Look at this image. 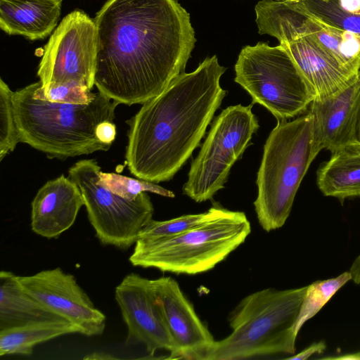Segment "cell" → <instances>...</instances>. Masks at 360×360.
<instances>
[{
    "label": "cell",
    "instance_id": "5b68a950",
    "mask_svg": "<svg viewBox=\"0 0 360 360\" xmlns=\"http://www.w3.org/2000/svg\"><path fill=\"white\" fill-rule=\"evenodd\" d=\"M321 150L309 111L292 121H278L264 146L254 202L258 221L270 232L282 227L310 165Z\"/></svg>",
    "mask_w": 360,
    "mask_h": 360
},
{
    "label": "cell",
    "instance_id": "d6986e66",
    "mask_svg": "<svg viewBox=\"0 0 360 360\" xmlns=\"http://www.w3.org/2000/svg\"><path fill=\"white\" fill-rule=\"evenodd\" d=\"M72 333H80V330L63 318L33 321L4 328L0 330V356L31 355L36 345Z\"/></svg>",
    "mask_w": 360,
    "mask_h": 360
},
{
    "label": "cell",
    "instance_id": "2e32d148",
    "mask_svg": "<svg viewBox=\"0 0 360 360\" xmlns=\"http://www.w3.org/2000/svg\"><path fill=\"white\" fill-rule=\"evenodd\" d=\"M84 201L78 186L63 174L48 181L32 202L31 228L36 234L57 238L75 223Z\"/></svg>",
    "mask_w": 360,
    "mask_h": 360
},
{
    "label": "cell",
    "instance_id": "277c9868",
    "mask_svg": "<svg viewBox=\"0 0 360 360\" xmlns=\"http://www.w3.org/2000/svg\"><path fill=\"white\" fill-rule=\"evenodd\" d=\"M307 286L253 292L229 314L232 331L215 341L204 360H242L294 354L296 323Z\"/></svg>",
    "mask_w": 360,
    "mask_h": 360
},
{
    "label": "cell",
    "instance_id": "5bb4252c",
    "mask_svg": "<svg viewBox=\"0 0 360 360\" xmlns=\"http://www.w3.org/2000/svg\"><path fill=\"white\" fill-rule=\"evenodd\" d=\"M151 281L155 300L176 346L177 359L204 360L215 340L178 282L169 276Z\"/></svg>",
    "mask_w": 360,
    "mask_h": 360
},
{
    "label": "cell",
    "instance_id": "4fadbf2b",
    "mask_svg": "<svg viewBox=\"0 0 360 360\" xmlns=\"http://www.w3.org/2000/svg\"><path fill=\"white\" fill-rule=\"evenodd\" d=\"M17 279L28 294L76 325L81 334L94 336L103 333L105 314L95 307L73 275L57 267L30 276H17Z\"/></svg>",
    "mask_w": 360,
    "mask_h": 360
},
{
    "label": "cell",
    "instance_id": "603a6c76",
    "mask_svg": "<svg viewBox=\"0 0 360 360\" xmlns=\"http://www.w3.org/2000/svg\"><path fill=\"white\" fill-rule=\"evenodd\" d=\"M351 280L350 272L345 271L335 278L316 281L308 285L297 320L296 332L298 333L303 325L314 316Z\"/></svg>",
    "mask_w": 360,
    "mask_h": 360
},
{
    "label": "cell",
    "instance_id": "4dcf8cb0",
    "mask_svg": "<svg viewBox=\"0 0 360 360\" xmlns=\"http://www.w3.org/2000/svg\"><path fill=\"white\" fill-rule=\"evenodd\" d=\"M83 359L86 360H110L117 359V357L105 352H96L85 356Z\"/></svg>",
    "mask_w": 360,
    "mask_h": 360
},
{
    "label": "cell",
    "instance_id": "44dd1931",
    "mask_svg": "<svg viewBox=\"0 0 360 360\" xmlns=\"http://www.w3.org/2000/svg\"><path fill=\"white\" fill-rule=\"evenodd\" d=\"M316 183L324 195L341 202L360 197V153L349 148L332 153L319 168Z\"/></svg>",
    "mask_w": 360,
    "mask_h": 360
},
{
    "label": "cell",
    "instance_id": "ffe728a7",
    "mask_svg": "<svg viewBox=\"0 0 360 360\" xmlns=\"http://www.w3.org/2000/svg\"><path fill=\"white\" fill-rule=\"evenodd\" d=\"M62 318L28 294L8 271L0 273V330L33 321Z\"/></svg>",
    "mask_w": 360,
    "mask_h": 360
},
{
    "label": "cell",
    "instance_id": "9a60e30c",
    "mask_svg": "<svg viewBox=\"0 0 360 360\" xmlns=\"http://www.w3.org/2000/svg\"><path fill=\"white\" fill-rule=\"evenodd\" d=\"M315 141L331 153L359 143L360 84L357 79L345 89L310 105Z\"/></svg>",
    "mask_w": 360,
    "mask_h": 360
},
{
    "label": "cell",
    "instance_id": "7c38bea8",
    "mask_svg": "<svg viewBox=\"0 0 360 360\" xmlns=\"http://www.w3.org/2000/svg\"><path fill=\"white\" fill-rule=\"evenodd\" d=\"M115 297L127 328V344H142L150 356L165 350L168 352L167 359H178L176 346L155 300L151 280L131 273L116 287Z\"/></svg>",
    "mask_w": 360,
    "mask_h": 360
},
{
    "label": "cell",
    "instance_id": "9c48e42d",
    "mask_svg": "<svg viewBox=\"0 0 360 360\" xmlns=\"http://www.w3.org/2000/svg\"><path fill=\"white\" fill-rule=\"evenodd\" d=\"M101 171L96 160H81L69 169L68 177L81 191L89 221L99 241L127 250L153 219V203L146 192L130 200L102 187L98 184Z\"/></svg>",
    "mask_w": 360,
    "mask_h": 360
},
{
    "label": "cell",
    "instance_id": "ac0fdd59",
    "mask_svg": "<svg viewBox=\"0 0 360 360\" xmlns=\"http://www.w3.org/2000/svg\"><path fill=\"white\" fill-rule=\"evenodd\" d=\"M63 0H0V28L10 35L43 39L57 27Z\"/></svg>",
    "mask_w": 360,
    "mask_h": 360
},
{
    "label": "cell",
    "instance_id": "e575fe53",
    "mask_svg": "<svg viewBox=\"0 0 360 360\" xmlns=\"http://www.w3.org/2000/svg\"><path fill=\"white\" fill-rule=\"evenodd\" d=\"M276 1H293L297 0H276Z\"/></svg>",
    "mask_w": 360,
    "mask_h": 360
},
{
    "label": "cell",
    "instance_id": "cb8c5ba5",
    "mask_svg": "<svg viewBox=\"0 0 360 360\" xmlns=\"http://www.w3.org/2000/svg\"><path fill=\"white\" fill-rule=\"evenodd\" d=\"M226 210L216 205L202 213L186 214L165 221L151 219L141 231L139 238L165 237L179 234L220 216Z\"/></svg>",
    "mask_w": 360,
    "mask_h": 360
},
{
    "label": "cell",
    "instance_id": "8992f818",
    "mask_svg": "<svg viewBox=\"0 0 360 360\" xmlns=\"http://www.w3.org/2000/svg\"><path fill=\"white\" fill-rule=\"evenodd\" d=\"M251 225L243 212L226 211L183 233L138 239L129 262L134 266L195 275L207 271L243 243Z\"/></svg>",
    "mask_w": 360,
    "mask_h": 360
},
{
    "label": "cell",
    "instance_id": "6da1fadb",
    "mask_svg": "<svg viewBox=\"0 0 360 360\" xmlns=\"http://www.w3.org/2000/svg\"><path fill=\"white\" fill-rule=\"evenodd\" d=\"M94 20V85L119 104H143L185 72L196 39L177 0H107Z\"/></svg>",
    "mask_w": 360,
    "mask_h": 360
},
{
    "label": "cell",
    "instance_id": "836d02e7",
    "mask_svg": "<svg viewBox=\"0 0 360 360\" xmlns=\"http://www.w3.org/2000/svg\"><path fill=\"white\" fill-rule=\"evenodd\" d=\"M358 79H359V84H360V68H359V72H358ZM359 143H360V123H359Z\"/></svg>",
    "mask_w": 360,
    "mask_h": 360
},
{
    "label": "cell",
    "instance_id": "83f0119b",
    "mask_svg": "<svg viewBox=\"0 0 360 360\" xmlns=\"http://www.w3.org/2000/svg\"><path fill=\"white\" fill-rule=\"evenodd\" d=\"M96 134L99 141L111 146L116 136L115 124L113 122H103L97 126Z\"/></svg>",
    "mask_w": 360,
    "mask_h": 360
},
{
    "label": "cell",
    "instance_id": "d4e9b609",
    "mask_svg": "<svg viewBox=\"0 0 360 360\" xmlns=\"http://www.w3.org/2000/svg\"><path fill=\"white\" fill-rule=\"evenodd\" d=\"M98 184L105 189L127 200H134L143 192H151L168 198L174 194L153 182L136 179L113 172L101 171Z\"/></svg>",
    "mask_w": 360,
    "mask_h": 360
},
{
    "label": "cell",
    "instance_id": "7a4b0ae2",
    "mask_svg": "<svg viewBox=\"0 0 360 360\" xmlns=\"http://www.w3.org/2000/svg\"><path fill=\"white\" fill-rule=\"evenodd\" d=\"M225 71L217 56L206 58L127 121L125 160L131 174L153 183L173 178L200 146L226 94L219 82Z\"/></svg>",
    "mask_w": 360,
    "mask_h": 360
},
{
    "label": "cell",
    "instance_id": "3957f363",
    "mask_svg": "<svg viewBox=\"0 0 360 360\" xmlns=\"http://www.w3.org/2000/svg\"><path fill=\"white\" fill-rule=\"evenodd\" d=\"M12 102L20 141L44 153L49 158L108 150L97 138V126L112 122L118 103L98 91L87 105L50 102L37 98L31 84L13 91Z\"/></svg>",
    "mask_w": 360,
    "mask_h": 360
},
{
    "label": "cell",
    "instance_id": "8fae6325",
    "mask_svg": "<svg viewBox=\"0 0 360 360\" xmlns=\"http://www.w3.org/2000/svg\"><path fill=\"white\" fill-rule=\"evenodd\" d=\"M260 34H268L279 44L307 37L343 67L359 72L360 36L329 26L295 8L290 1L262 0L255 6Z\"/></svg>",
    "mask_w": 360,
    "mask_h": 360
},
{
    "label": "cell",
    "instance_id": "52a82bcc",
    "mask_svg": "<svg viewBox=\"0 0 360 360\" xmlns=\"http://www.w3.org/2000/svg\"><path fill=\"white\" fill-rule=\"evenodd\" d=\"M235 82L278 121L307 112L314 96L295 63L283 46L258 42L240 51L235 65Z\"/></svg>",
    "mask_w": 360,
    "mask_h": 360
},
{
    "label": "cell",
    "instance_id": "ba28073f",
    "mask_svg": "<svg viewBox=\"0 0 360 360\" xmlns=\"http://www.w3.org/2000/svg\"><path fill=\"white\" fill-rule=\"evenodd\" d=\"M252 105L229 106L213 121L183 186L195 202L211 200L224 187L231 168L250 145L259 128Z\"/></svg>",
    "mask_w": 360,
    "mask_h": 360
},
{
    "label": "cell",
    "instance_id": "f546056e",
    "mask_svg": "<svg viewBox=\"0 0 360 360\" xmlns=\"http://www.w3.org/2000/svg\"><path fill=\"white\" fill-rule=\"evenodd\" d=\"M352 275V280L356 284H360V254L354 259L349 271Z\"/></svg>",
    "mask_w": 360,
    "mask_h": 360
},
{
    "label": "cell",
    "instance_id": "f1b7e54d",
    "mask_svg": "<svg viewBox=\"0 0 360 360\" xmlns=\"http://www.w3.org/2000/svg\"><path fill=\"white\" fill-rule=\"evenodd\" d=\"M326 348V345L324 342L320 341L319 342H314L305 348L297 354H293L291 356L285 358V359L294 360V359H307L311 356L315 354H322Z\"/></svg>",
    "mask_w": 360,
    "mask_h": 360
},
{
    "label": "cell",
    "instance_id": "7402d4cb",
    "mask_svg": "<svg viewBox=\"0 0 360 360\" xmlns=\"http://www.w3.org/2000/svg\"><path fill=\"white\" fill-rule=\"evenodd\" d=\"M295 8L323 23L360 36V0H297Z\"/></svg>",
    "mask_w": 360,
    "mask_h": 360
},
{
    "label": "cell",
    "instance_id": "4316f807",
    "mask_svg": "<svg viewBox=\"0 0 360 360\" xmlns=\"http://www.w3.org/2000/svg\"><path fill=\"white\" fill-rule=\"evenodd\" d=\"M13 91L0 79V161L13 151L20 142L17 130L13 102Z\"/></svg>",
    "mask_w": 360,
    "mask_h": 360
},
{
    "label": "cell",
    "instance_id": "e0dca14e",
    "mask_svg": "<svg viewBox=\"0 0 360 360\" xmlns=\"http://www.w3.org/2000/svg\"><path fill=\"white\" fill-rule=\"evenodd\" d=\"M280 44L295 63L314 100L335 94L358 79V72L343 67L309 37H300Z\"/></svg>",
    "mask_w": 360,
    "mask_h": 360
},
{
    "label": "cell",
    "instance_id": "30bf717a",
    "mask_svg": "<svg viewBox=\"0 0 360 360\" xmlns=\"http://www.w3.org/2000/svg\"><path fill=\"white\" fill-rule=\"evenodd\" d=\"M97 58L94 20L81 10L63 18L44 46L37 76L44 87L51 83H73L91 90Z\"/></svg>",
    "mask_w": 360,
    "mask_h": 360
},
{
    "label": "cell",
    "instance_id": "484cf974",
    "mask_svg": "<svg viewBox=\"0 0 360 360\" xmlns=\"http://www.w3.org/2000/svg\"><path fill=\"white\" fill-rule=\"evenodd\" d=\"M31 86L35 98L53 103L87 105L97 95L88 87L73 83H51L42 87L39 81Z\"/></svg>",
    "mask_w": 360,
    "mask_h": 360
},
{
    "label": "cell",
    "instance_id": "1f68e13d",
    "mask_svg": "<svg viewBox=\"0 0 360 360\" xmlns=\"http://www.w3.org/2000/svg\"><path fill=\"white\" fill-rule=\"evenodd\" d=\"M322 359H329V360H360V351L354 352L341 354L340 356H326L322 358Z\"/></svg>",
    "mask_w": 360,
    "mask_h": 360
},
{
    "label": "cell",
    "instance_id": "d6a6232c",
    "mask_svg": "<svg viewBox=\"0 0 360 360\" xmlns=\"http://www.w3.org/2000/svg\"><path fill=\"white\" fill-rule=\"evenodd\" d=\"M349 148H352V150L360 153V143H359L356 145H354V146L350 147Z\"/></svg>",
    "mask_w": 360,
    "mask_h": 360
}]
</instances>
